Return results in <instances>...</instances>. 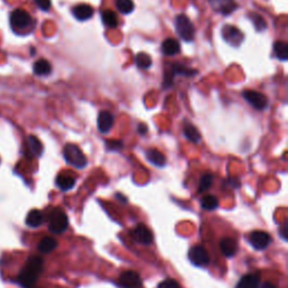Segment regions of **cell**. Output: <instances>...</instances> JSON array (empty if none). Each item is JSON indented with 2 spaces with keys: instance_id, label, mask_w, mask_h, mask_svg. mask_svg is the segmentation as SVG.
<instances>
[{
  "instance_id": "2e32d148",
  "label": "cell",
  "mask_w": 288,
  "mask_h": 288,
  "mask_svg": "<svg viewBox=\"0 0 288 288\" xmlns=\"http://www.w3.org/2000/svg\"><path fill=\"white\" fill-rule=\"evenodd\" d=\"M145 156H147V159L155 164L157 167H164L167 163V159L162 152H160L159 150L157 149H149L145 151Z\"/></svg>"
},
{
  "instance_id": "603a6c76",
  "label": "cell",
  "mask_w": 288,
  "mask_h": 288,
  "mask_svg": "<svg viewBox=\"0 0 288 288\" xmlns=\"http://www.w3.org/2000/svg\"><path fill=\"white\" fill-rule=\"evenodd\" d=\"M56 247H57V241L51 236L43 237V239L38 242V245H37L38 250H40L42 253L52 252Z\"/></svg>"
},
{
  "instance_id": "8992f818",
  "label": "cell",
  "mask_w": 288,
  "mask_h": 288,
  "mask_svg": "<svg viewBox=\"0 0 288 288\" xmlns=\"http://www.w3.org/2000/svg\"><path fill=\"white\" fill-rule=\"evenodd\" d=\"M243 98L247 101L253 108L258 110H263L267 108L268 106V99L263 94L259 93V91L256 90H245L243 91Z\"/></svg>"
},
{
  "instance_id": "5bb4252c",
  "label": "cell",
  "mask_w": 288,
  "mask_h": 288,
  "mask_svg": "<svg viewBox=\"0 0 288 288\" xmlns=\"http://www.w3.org/2000/svg\"><path fill=\"white\" fill-rule=\"evenodd\" d=\"M26 149H27V153L29 157H41L43 153V145H42L41 141L37 139L36 136L29 135L26 141Z\"/></svg>"
},
{
  "instance_id": "9a60e30c",
  "label": "cell",
  "mask_w": 288,
  "mask_h": 288,
  "mask_svg": "<svg viewBox=\"0 0 288 288\" xmlns=\"http://www.w3.org/2000/svg\"><path fill=\"white\" fill-rule=\"evenodd\" d=\"M72 14L78 21H87L93 17L94 8L87 3H80L72 8Z\"/></svg>"
},
{
  "instance_id": "ac0fdd59",
  "label": "cell",
  "mask_w": 288,
  "mask_h": 288,
  "mask_svg": "<svg viewBox=\"0 0 288 288\" xmlns=\"http://www.w3.org/2000/svg\"><path fill=\"white\" fill-rule=\"evenodd\" d=\"M236 288H260V277L257 274H248L242 277Z\"/></svg>"
},
{
  "instance_id": "e0dca14e",
  "label": "cell",
  "mask_w": 288,
  "mask_h": 288,
  "mask_svg": "<svg viewBox=\"0 0 288 288\" xmlns=\"http://www.w3.org/2000/svg\"><path fill=\"white\" fill-rule=\"evenodd\" d=\"M220 247L222 253L225 257H228V258L236 256V253L237 252V243L232 237H224V239H222Z\"/></svg>"
},
{
  "instance_id": "ba28073f",
  "label": "cell",
  "mask_w": 288,
  "mask_h": 288,
  "mask_svg": "<svg viewBox=\"0 0 288 288\" xmlns=\"http://www.w3.org/2000/svg\"><path fill=\"white\" fill-rule=\"evenodd\" d=\"M222 36H223L224 41L228 42L232 47H239L244 38L243 33L239 28H236V26L231 25H225L222 28Z\"/></svg>"
},
{
  "instance_id": "277c9868",
  "label": "cell",
  "mask_w": 288,
  "mask_h": 288,
  "mask_svg": "<svg viewBox=\"0 0 288 288\" xmlns=\"http://www.w3.org/2000/svg\"><path fill=\"white\" fill-rule=\"evenodd\" d=\"M176 30L183 41L191 42L194 40L195 27L186 15H178L176 17Z\"/></svg>"
},
{
  "instance_id": "7c38bea8",
  "label": "cell",
  "mask_w": 288,
  "mask_h": 288,
  "mask_svg": "<svg viewBox=\"0 0 288 288\" xmlns=\"http://www.w3.org/2000/svg\"><path fill=\"white\" fill-rule=\"evenodd\" d=\"M212 8L218 14L230 15L236 9V2L234 0H209Z\"/></svg>"
},
{
  "instance_id": "44dd1931",
  "label": "cell",
  "mask_w": 288,
  "mask_h": 288,
  "mask_svg": "<svg viewBox=\"0 0 288 288\" xmlns=\"http://www.w3.org/2000/svg\"><path fill=\"white\" fill-rule=\"evenodd\" d=\"M180 51L179 42L175 38H167L162 43V52L166 55H175Z\"/></svg>"
},
{
  "instance_id": "30bf717a",
  "label": "cell",
  "mask_w": 288,
  "mask_h": 288,
  "mask_svg": "<svg viewBox=\"0 0 288 288\" xmlns=\"http://www.w3.org/2000/svg\"><path fill=\"white\" fill-rule=\"evenodd\" d=\"M131 236H132V239L134 241H136L137 243H141V244L148 245V244H151L153 241L152 232L150 231L148 226L144 224L136 225L135 228L132 230V232H131Z\"/></svg>"
},
{
  "instance_id": "836d02e7",
  "label": "cell",
  "mask_w": 288,
  "mask_h": 288,
  "mask_svg": "<svg viewBox=\"0 0 288 288\" xmlns=\"http://www.w3.org/2000/svg\"><path fill=\"white\" fill-rule=\"evenodd\" d=\"M158 288H180V285L176 279L169 278L161 282L158 285Z\"/></svg>"
},
{
  "instance_id": "484cf974",
  "label": "cell",
  "mask_w": 288,
  "mask_h": 288,
  "mask_svg": "<svg viewBox=\"0 0 288 288\" xmlns=\"http://www.w3.org/2000/svg\"><path fill=\"white\" fill-rule=\"evenodd\" d=\"M102 19H103L104 24H105L107 27H109V28H114L118 25L117 16L113 10H108V9L104 10L103 14H102Z\"/></svg>"
},
{
  "instance_id": "ffe728a7",
  "label": "cell",
  "mask_w": 288,
  "mask_h": 288,
  "mask_svg": "<svg viewBox=\"0 0 288 288\" xmlns=\"http://www.w3.org/2000/svg\"><path fill=\"white\" fill-rule=\"evenodd\" d=\"M43 222H44V215L41 210L38 209L30 210L27 215V217H26V224H27L29 228H38V226L42 225Z\"/></svg>"
},
{
  "instance_id": "1f68e13d",
  "label": "cell",
  "mask_w": 288,
  "mask_h": 288,
  "mask_svg": "<svg viewBox=\"0 0 288 288\" xmlns=\"http://www.w3.org/2000/svg\"><path fill=\"white\" fill-rule=\"evenodd\" d=\"M250 19L253 23V25H255V27L257 30H264L267 28V23L264 21L263 17H261L260 15L256 14V13H252L250 14Z\"/></svg>"
},
{
  "instance_id": "d6986e66",
  "label": "cell",
  "mask_w": 288,
  "mask_h": 288,
  "mask_svg": "<svg viewBox=\"0 0 288 288\" xmlns=\"http://www.w3.org/2000/svg\"><path fill=\"white\" fill-rule=\"evenodd\" d=\"M55 183H56V186L59 187L61 190L68 191V190H70V189H72V188L75 187V185H76V179L72 176L61 174V175H59V176L56 177Z\"/></svg>"
},
{
  "instance_id": "83f0119b",
  "label": "cell",
  "mask_w": 288,
  "mask_h": 288,
  "mask_svg": "<svg viewBox=\"0 0 288 288\" xmlns=\"http://www.w3.org/2000/svg\"><path fill=\"white\" fill-rule=\"evenodd\" d=\"M134 61H135V64L137 65V67H139L140 69H144V70L145 69H149L152 65L151 56L147 54V53H143V52L137 53Z\"/></svg>"
},
{
  "instance_id": "5b68a950",
  "label": "cell",
  "mask_w": 288,
  "mask_h": 288,
  "mask_svg": "<svg viewBox=\"0 0 288 288\" xmlns=\"http://www.w3.org/2000/svg\"><path fill=\"white\" fill-rule=\"evenodd\" d=\"M188 258L191 263L198 267H204L209 263V252L203 245H194L188 252Z\"/></svg>"
},
{
  "instance_id": "74e56055",
  "label": "cell",
  "mask_w": 288,
  "mask_h": 288,
  "mask_svg": "<svg viewBox=\"0 0 288 288\" xmlns=\"http://www.w3.org/2000/svg\"><path fill=\"white\" fill-rule=\"evenodd\" d=\"M137 132H139L141 135H144V134H147L148 132V126L145 124H139V126H137Z\"/></svg>"
},
{
  "instance_id": "f546056e",
  "label": "cell",
  "mask_w": 288,
  "mask_h": 288,
  "mask_svg": "<svg viewBox=\"0 0 288 288\" xmlns=\"http://www.w3.org/2000/svg\"><path fill=\"white\" fill-rule=\"evenodd\" d=\"M213 183V175L212 174H205L202 176V178L199 179V185H198V193L202 194L204 191H207L212 186Z\"/></svg>"
},
{
  "instance_id": "6da1fadb",
  "label": "cell",
  "mask_w": 288,
  "mask_h": 288,
  "mask_svg": "<svg viewBox=\"0 0 288 288\" xmlns=\"http://www.w3.org/2000/svg\"><path fill=\"white\" fill-rule=\"evenodd\" d=\"M43 271V259L38 256L29 257L24 269L19 272L17 282L24 288H32Z\"/></svg>"
},
{
  "instance_id": "f1b7e54d",
  "label": "cell",
  "mask_w": 288,
  "mask_h": 288,
  "mask_svg": "<svg viewBox=\"0 0 288 288\" xmlns=\"http://www.w3.org/2000/svg\"><path fill=\"white\" fill-rule=\"evenodd\" d=\"M201 205L206 210H214L218 207V199L213 195H206L202 198Z\"/></svg>"
},
{
  "instance_id": "d590c367",
  "label": "cell",
  "mask_w": 288,
  "mask_h": 288,
  "mask_svg": "<svg viewBox=\"0 0 288 288\" xmlns=\"http://www.w3.org/2000/svg\"><path fill=\"white\" fill-rule=\"evenodd\" d=\"M34 1L42 10H48L51 7V0H34Z\"/></svg>"
},
{
  "instance_id": "e575fe53",
  "label": "cell",
  "mask_w": 288,
  "mask_h": 288,
  "mask_svg": "<svg viewBox=\"0 0 288 288\" xmlns=\"http://www.w3.org/2000/svg\"><path fill=\"white\" fill-rule=\"evenodd\" d=\"M279 236L283 237V240H285V241L288 240V222L287 221L284 222L283 225L280 226Z\"/></svg>"
},
{
  "instance_id": "4316f807",
  "label": "cell",
  "mask_w": 288,
  "mask_h": 288,
  "mask_svg": "<svg viewBox=\"0 0 288 288\" xmlns=\"http://www.w3.org/2000/svg\"><path fill=\"white\" fill-rule=\"evenodd\" d=\"M274 51L279 60L286 61L288 59V45L283 41H277L274 44Z\"/></svg>"
},
{
  "instance_id": "7402d4cb",
  "label": "cell",
  "mask_w": 288,
  "mask_h": 288,
  "mask_svg": "<svg viewBox=\"0 0 288 288\" xmlns=\"http://www.w3.org/2000/svg\"><path fill=\"white\" fill-rule=\"evenodd\" d=\"M183 134H185L187 140L194 142V143H197V142H199L202 139L199 131L196 129L191 123H185V126H183Z\"/></svg>"
},
{
  "instance_id": "d6a6232c",
  "label": "cell",
  "mask_w": 288,
  "mask_h": 288,
  "mask_svg": "<svg viewBox=\"0 0 288 288\" xmlns=\"http://www.w3.org/2000/svg\"><path fill=\"white\" fill-rule=\"evenodd\" d=\"M105 145L108 151H120L124 147V143L121 140H106Z\"/></svg>"
},
{
  "instance_id": "d4e9b609",
  "label": "cell",
  "mask_w": 288,
  "mask_h": 288,
  "mask_svg": "<svg viewBox=\"0 0 288 288\" xmlns=\"http://www.w3.org/2000/svg\"><path fill=\"white\" fill-rule=\"evenodd\" d=\"M171 74L176 76V75H180V76H185V77H191L197 75V70H194V69L187 68L185 65L182 63H174L171 65L170 68Z\"/></svg>"
},
{
  "instance_id": "3957f363",
  "label": "cell",
  "mask_w": 288,
  "mask_h": 288,
  "mask_svg": "<svg viewBox=\"0 0 288 288\" xmlns=\"http://www.w3.org/2000/svg\"><path fill=\"white\" fill-rule=\"evenodd\" d=\"M69 218L64 210L54 209L49 215V230L54 234L63 233L68 229Z\"/></svg>"
},
{
  "instance_id": "8d00e7d4",
  "label": "cell",
  "mask_w": 288,
  "mask_h": 288,
  "mask_svg": "<svg viewBox=\"0 0 288 288\" xmlns=\"http://www.w3.org/2000/svg\"><path fill=\"white\" fill-rule=\"evenodd\" d=\"M225 185L228 187H231V188H239L240 187V180L237 178H230L228 180H225Z\"/></svg>"
},
{
  "instance_id": "cb8c5ba5",
  "label": "cell",
  "mask_w": 288,
  "mask_h": 288,
  "mask_svg": "<svg viewBox=\"0 0 288 288\" xmlns=\"http://www.w3.org/2000/svg\"><path fill=\"white\" fill-rule=\"evenodd\" d=\"M33 70L37 76H48L51 74L52 67L48 60L41 59V60H37L36 62L34 63Z\"/></svg>"
},
{
  "instance_id": "52a82bcc",
  "label": "cell",
  "mask_w": 288,
  "mask_h": 288,
  "mask_svg": "<svg viewBox=\"0 0 288 288\" xmlns=\"http://www.w3.org/2000/svg\"><path fill=\"white\" fill-rule=\"evenodd\" d=\"M32 23V17L24 9H16L10 14V24L15 29H24Z\"/></svg>"
},
{
  "instance_id": "4dcf8cb0",
  "label": "cell",
  "mask_w": 288,
  "mask_h": 288,
  "mask_svg": "<svg viewBox=\"0 0 288 288\" xmlns=\"http://www.w3.org/2000/svg\"><path fill=\"white\" fill-rule=\"evenodd\" d=\"M117 10L122 14H130L134 9V3L132 0H116L115 1Z\"/></svg>"
},
{
  "instance_id": "8fae6325",
  "label": "cell",
  "mask_w": 288,
  "mask_h": 288,
  "mask_svg": "<svg viewBox=\"0 0 288 288\" xmlns=\"http://www.w3.org/2000/svg\"><path fill=\"white\" fill-rule=\"evenodd\" d=\"M249 242L256 250H264L270 244L271 237L264 231H253L249 236Z\"/></svg>"
},
{
  "instance_id": "7a4b0ae2",
  "label": "cell",
  "mask_w": 288,
  "mask_h": 288,
  "mask_svg": "<svg viewBox=\"0 0 288 288\" xmlns=\"http://www.w3.org/2000/svg\"><path fill=\"white\" fill-rule=\"evenodd\" d=\"M63 157L70 166L77 169H83L88 163V160L82 152V150L77 144H65L63 148Z\"/></svg>"
},
{
  "instance_id": "4fadbf2b",
  "label": "cell",
  "mask_w": 288,
  "mask_h": 288,
  "mask_svg": "<svg viewBox=\"0 0 288 288\" xmlns=\"http://www.w3.org/2000/svg\"><path fill=\"white\" fill-rule=\"evenodd\" d=\"M114 125V116L112 113L103 110L99 113L97 118V126L101 133H108Z\"/></svg>"
},
{
  "instance_id": "9c48e42d",
  "label": "cell",
  "mask_w": 288,
  "mask_h": 288,
  "mask_svg": "<svg viewBox=\"0 0 288 288\" xmlns=\"http://www.w3.org/2000/svg\"><path fill=\"white\" fill-rule=\"evenodd\" d=\"M118 285L122 288H142V279L137 272L126 270L118 278Z\"/></svg>"
},
{
  "instance_id": "f35d334b",
  "label": "cell",
  "mask_w": 288,
  "mask_h": 288,
  "mask_svg": "<svg viewBox=\"0 0 288 288\" xmlns=\"http://www.w3.org/2000/svg\"><path fill=\"white\" fill-rule=\"evenodd\" d=\"M261 288H277V287H276L274 284H271L269 282H266L264 284H262V286H261Z\"/></svg>"
}]
</instances>
